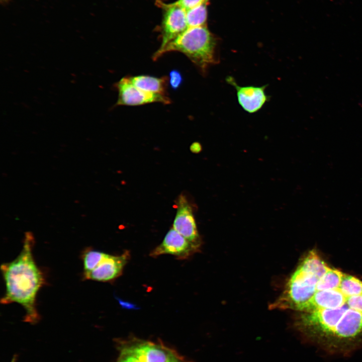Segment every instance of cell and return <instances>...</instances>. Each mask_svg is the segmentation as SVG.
Masks as SVG:
<instances>
[{
    "mask_svg": "<svg viewBox=\"0 0 362 362\" xmlns=\"http://www.w3.org/2000/svg\"><path fill=\"white\" fill-rule=\"evenodd\" d=\"M207 18L206 3L186 11V20L188 28L205 26Z\"/></svg>",
    "mask_w": 362,
    "mask_h": 362,
    "instance_id": "cell-12",
    "label": "cell"
},
{
    "mask_svg": "<svg viewBox=\"0 0 362 362\" xmlns=\"http://www.w3.org/2000/svg\"><path fill=\"white\" fill-rule=\"evenodd\" d=\"M190 149L193 153H198L201 150V144L198 142H194L191 145Z\"/></svg>",
    "mask_w": 362,
    "mask_h": 362,
    "instance_id": "cell-18",
    "label": "cell"
},
{
    "mask_svg": "<svg viewBox=\"0 0 362 362\" xmlns=\"http://www.w3.org/2000/svg\"><path fill=\"white\" fill-rule=\"evenodd\" d=\"M119 356L116 362H167L175 350L161 341L131 337L116 339Z\"/></svg>",
    "mask_w": 362,
    "mask_h": 362,
    "instance_id": "cell-4",
    "label": "cell"
},
{
    "mask_svg": "<svg viewBox=\"0 0 362 362\" xmlns=\"http://www.w3.org/2000/svg\"><path fill=\"white\" fill-rule=\"evenodd\" d=\"M226 80L235 87L239 105L248 113H254L258 111L269 100V97L265 92L267 85L241 86L231 76H228Z\"/></svg>",
    "mask_w": 362,
    "mask_h": 362,
    "instance_id": "cell-10",
    "label": "cell"
},
{
    "mask_svg": "<svg viewBox=\"0 0 362 362\" xmlns=\"http://www.w3.org/2000/svg\"><path fill=\"white\" fill-rule=\"evenodd\" d=\"M206 2H207V1H208V0H206Z\"/></svg>",
    "mask_w": 362,
    "mask_h": 362,
    "instance_id": "cell-20",
    "label": "cell"
},
{
    "mask_svg": "<svg viewBox=\"0 0 362 362\" xmlns=\"http://www.w3.org/2000/svg\"><path fill=\"white\" fill-rule=\"evenodd\" d=\"M130 81L137 87L149 93L166 96L168 78L156 77L146 75L128 76Z\"/></svg>",
    "mask_w": 362,
    "mask_h": 362,
    "instance_id": "cell-11",
    "label": "cell"
},
{
    "mask_svg": "<svg viewBox=\"0 0 362 362\" xmlns=\"http://www.w3.org/2000/svg\"><path fill=\"white\" fill-rule=\"evenodd\" d=\"M206 0H178L174 3L187 11L206 3Z\"/></svg>",
    "mask_w": 362,
    "mask_h": 362,
    "instance_id": "cell-14",
    "label": "cell"
},
{
    "mask_svg": "<svg viewBox=\"0 0 362 362\" xmlns=\"http://www.w3.org/2000/svg\"><path fill=\"white\" fill-rule=\"evenodd\" d=\"M130 258L128 251H125L120 255L107 254L98 265L89 273L83 274L86 280L97 282H112L122 273L124 266Z\"/></svg>",
    "mask_w": 362,
    "mask_h": 362,
    "instance_id": "cell-9",
    "label": "cell"
},
{
    "mask_svg": "<svg viewBox=\"0 0 362 362\" xmlns=\"http://www.w3.org/2000/svg\"><path fill=\"white\" fill-rule=\"evenodd\" d=\"M164 10L161 26V43L157 51L163 49L187 28L186 11L174 3L158 4Z\"/></svg>",
    "mask_w": 362,
    "mask_h": 362,
    "instance_id": "cell-6",
    "label": "cell"
},
{
    "mask_svg": "<svg viewBox=\"0 0 362 362\" xmlns=\"http://www.w3.org/2000/svg\"><path fill=\"white\" fill-rule=\"evenodd\" d=\"M167 362H192L179 354L175 350L167 360Z\"/></svg>",
    "mask_w": 362,
    "mask_h": 362,
    "instance_id": "cell-16",
    "label": "cell"
},
{
    "mask_svg": "<svg viewBox=\"0 0 362 362\" xmlns=\"http://www.w3.org/2000/svg\"><path fill=\"white\" fill-rule=\"evenodd\" d=\"M215 38L205 26L188 28L160 51L153 55L154 60L171 51L184 53L203 72L217 62Z\"/></svg>",
    "mask_w": 362,
    "mask_h": 362,
    "instance_id": "cell-3",
    "label": "cell"
},
{
    "mask_svg": "<svg viewBox=\"0 0 362 362\" xmlns=\"http://www.w3.org/2000/svg\"><path fill=\"white\" fill-rule=\"evenodd\" d=\"M169 84L173 89H177L182 84L183 77L181 73L176 70H172L169 73Z\"/></svg>",
    "mask_w": 362,
    "mask_h": 362,
    "instance_id": "cell-15",
    "label": "cell"
},
{
    "mask_svg": "<svg viewBox=\"0 0 362 362\" xmlns=\"http://www.w3.org/2000/svg\"><path fill=\"white\" fill-rule=\"evenodd\" d=\"M303 263L306 282L294 323L302 339L332 355L362 349V281L330 266L314 250Z\"/></svg>",
    "mask_w": 362,
    "mask_h": 362,
    "instance_id": "cell-1",
    "label": "cell"
},
{
    "mask_svg": "<svg viewBox=\"0 0 362 362\" xmlns=\"http://www.w3.org/2000/svg\"><path fill=\"white\" fill-rule=\"evenodd\" d=\"M35 240L32 233L26 232L21 251L13 260L2 264L1 269L6 291L3 304L17 303L25 310L24 322L36 324L40 319L36 308V296L45 281L33 255Z\"/></svg>",
    "mask_w": 362,
    "mask_h": 362,
    "instance_id": "cell-2",
    "label": "cell"
},
{
    "mask_svg": "<svg viewBox=\"0 0 362 362\" xmlns=\"http://www.w3.org/2000/svg\"><path fill=\"white\" fill-rule=\"evenodd\" d=\"M199 249L172 227L167 232L162 242L151 251L150 256L156 257L162 254H170L178 259H186Z\"/></svg>",
    "mask_w": 362,
    "mask_h": 362,
    "instance_id": "cell-8",
    "label": "cell"
},
{
    "mask_svg": "<svg viewBox=\"0 0 362 362\" xmlns=\"http://www.w3.org/2000/svg\"><path fill=\"white\" fill-rule=\"evenodd\" d=\"M116 299L118 301V302L121 305V306L124 309L135 310L139 309V308L136 305H135L133 303H130L128 301L123 300L117 297H116Z\"/></svg>",
    "mask_w": 362,
    "mask_h": 362,
    "instance_id": "cell-17",
    "label": "cell"
},
{
    "mask_svg": "<svg viewBox=\"0 0 362 362\" xmlns=\"http://www.w3.org/2000/svg\"><path fill=\"white\" fill-rule=\"evenodd\" d=\"M114 86L118 92L115 106H139L152 103H170V100L167 96L143 90L133 85L128 77L122 78Z\"/></svg>",
    "mask_w": 362,
    "mask_h": 362,
    "instance_id": "cell-5",
    "label": "cell"
},
{
    "mask_svg": "<svg viewBox=\"0 0 362 362\" xmlns=\"http://www.w3.org/2000/svg\"><path fill=\"white\" fill-rule=\"evenodd\" d=\"M106 253L100 251L88 248L82 254L83 265V274L92 271L100 262Z\"/></svg>",
    "mask_w": 362,
    "mask_h": 362,
    "instance_id": "cell-13",
    "label": "cell"
},
{
    "mask_svg": "<svg viewBox=\"0 0 362 362\" xmlns=\"http://www.w3.org/2000/svg\"><path fill=\"white\" fill-rule=\"evenodd\" d=\"M173 228L194 245L200 248L201 239L191 205L184 195H180L177 201V211L173 221Z\"/></svg>",
    "mask_w": 362,
    "mask_h": 362,
    "instance_id": "cell-7",
    "label": "cell"
},
{
    "mask_svg": "<svg viewBox=\"0 0 362 362\" xmlns=\"http://www.w3.org/2000/svg\"><path fill=\"white\" fill-rule=\"evenodd\" d=\"M17 359V355L16 354L14 355L11 362H16Z\"/></svg>",
    "mask_w": 362,
    "mask_h": 362,
    "instance_id": "cell-19",
    "label": "cell"
}]
</instances>
